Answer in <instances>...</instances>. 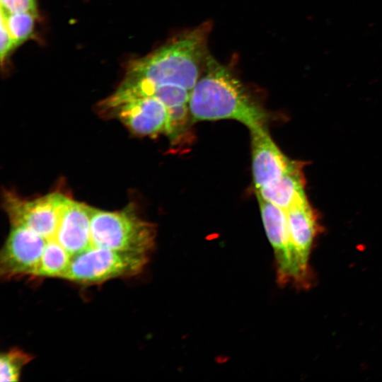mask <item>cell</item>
Returning <instances> with one entry per match:
<instances>
[{
	"label": "cell",
	"mask_w": 382,
	"mask_h": 382,
	"mask_svg": "<svg viewBox=\"0 0 382 382\" xmlns=\"http://www.w3.org/2000/svg\"><path fill=\"white\" fill-rule=\"evenodd\" d=\"M69 200L59 192L32 200L6 192L4 203L11 226H24L50 241L55 237L62 213Z\"/></svg>",
	"instance_id": "6"
},
{
	"label": "cell",
	"mask_w": 382,
	"mask_h": 382,
	"mask_svg": "<svg viewBox=\"0 0 382 382\" xmlns=\"http://www.w3.org/2000/svg\"><path fill=\"white\" fill-rule=\"evenodd\" d=\"M1 8L7 13H32L37 14L35 0H1Z\"/></svg>",
	"instance_id": "16"
},
{
	"label": "cell",
	"mask_w": 382,
	"mask_h": 382,
	"mask_svg": "<svg viewBox=\"0 0 382 382\" xmlns=\"http://www.w3.org/2000/svg\"><path fill=\"white\" fill-rule=\"evenodd\" d=\"M263 226L274 251L277 279L280 285L294 284L299 288L309 284L295 255L289 233L286 211L257 197Z\"/></svg>",
	"instance_id": "5"
},
{
	"label": "cell",
	"mask_w": 382,
	"mask_h": 382,
	"mask_svg": "<svg viewBox=\"0 0 382 382\" xmlns=\"http://www.w3.org/2000/svg\"><path fill=\"white\" fill-rule=\"evenodd\" d=\"M149 255L91 246L72 257L63 279L94 285L136 276L145 268Z\"/></svg>",
	"instance_id": "4"
},
{
	"label": "cell",
	"mask_w": 382,
	"mask_h": 382,
	"mask_svg": "<svg viewBox=\"0 0 382 382\" xmlns=\"http://www.w3.org/2000/svg\"><path fill=\"white\" fill-rule=\"evenodd\" d=\"M209 25L187 31L145 57L134 61L117 91L103 106L110 109L131 98L145 96L154 87L173 86L190 92L204 71Z\"/></svg>",
	"instance_id": "1"
},
{
	"label": "cell",
	"mask_w": 382,
	"mask_h": 382,
	"mask_svg": "<svg viewBox=\"0 0 382 382\" xmlns=\"http://www.w3.org/2000/svg\"><path fill=\"white\" fill-rule=\"evenodd\" d=\"M16 47L13 40L8 31L6 25L5 18L1 13V46L0 54L1 60L4 61V58L8 55L10 51Z\"/></svg>",
	"instance_id": "17"
},
{
	"label": "cell",
	"mask_w": 382,
	"mask_h": 382,
	"mask_svg": "<svg viewBox=\"0 0 382 382\" xmlns=\"http://www.w3.org/2000/svg\"><path fill=\"white\" fill-rule=\"evenodd\" d=\"M93 210L83 203L70 199L62 213L54 239L72 257L92 246Z\"/></svg>",
	"instance_id": "10"
},
{
	"label": "cell",
	"mask_w": 382,
	"mask_h": 382,
	"mask_svg": "<svg viewBox=\"0 0 382 382\" xmlns=\"http://www.w3.org/2000/svg\"><path fill=\"white\" fill-rule=\"evenodd\" d=\"M7 28L16 47L26 40L32 34L37 14L32 13H7L1 8Z\"/></svg>",
	"instance_id": "15"
},
{
	"label": "cell",
	"mask_w": 382,
	"mask_h": 382,
	"mask_svg": "<svg viewBox=\"0 0 382 382\" xmlns=\"http://www.w3.org/2000/svg\"><path fill=\"white\" fill-rule=\"evenodd\" d=\"M302 168V163L297 161L295 166L277 182L255 190L257 197L285 211L307 201Z\"/></svg>",
	"instance_id": "12"
},
{
	"label": "cell",
	"mask_w": 382,
	"mask_h": 382,
	"mask_svg": "<svg viewBox=\"0 0 382 382\" xmlns=\"http://www.w3.org/2000/svg\"><path fill=\"white\" fill-rule=\"evenodd\" d=\"M33 359L31 354L18 348H12L2 353L0 357V381H18L23 368Z\"/></svg>",
	"instance_id": "14"
},
{
	"label": "cell",
	"mask_w": 382,
	"mask_h": 382,
	"mask_svg": "<svg viewBox=\"0 0 382 382\" xmlns=\"http://www.w3.org/2000/svg\"><path fill=\"white\" fill-rule=\"evenodd\" d=\"M290 241L303 272L309 274L312 246L319 230L316 212L308 200L286 211Z\"/></svg>",
	"instance_id": "11"
},
{
	"label": "cell",
	"mask_w": 382,
	"mask_h": 382,
	"mask_svg": "<svg viewBox=\"0 0 382 382\" xmlns=\"http://www.w3.org/2000/svg\"><path fill=\"white\" fill-rule=\"evenodd\" d=\"M72 256L54 239L47 241L35 277L64 279Z\"/></svg>",
	"instance_id": "13"
},
{
	"label": "cell",
	"mask_w": 382,
	"mask_h": 382,
	"mask_svg": "<svg viewBox=\"0 0 382 382\" xmlns=\"http://www.w3.org/2000/svg\"><path fill=\"white\" fill-rule=\"evenodd\" d=\"M252 172L255 190L272 185L289 171L297 161L287 158L276 145L266 126L250 130Z\"/></svg>",
	"instance_id": "8"
},
{
	"label": "cell",
	"mask_w": 382,
	"mask_h": 382,
	"mask_svg": "<svg viewBox=\"0 0 382 382\" xmlns=\"http://www.w3.org/2000/svg\"><path fill=\"white\" fill-rule=\"evenodd\" d=\"M156 235L155 226L141 219L132 204L115 212L93 208L92 246L150 255Z\"/></svg>",
	"instance_id": "3"
},
{
	"label": "cell",
	"mask_w": 382,
	"mask_h": 382,
	"mask_svg": "<svg viewBox=\"0 0 382 382\" xmlns=\"http://www.w3.org/2000/svg\"><path fill=\"white\" fill-rule=\"evenodd\" d=\"M192 122L233 120L250 130L265 126L267 115L229 70L208 55L188 103Z\"/></svg>",
	"instance_id": "2"
},
{
	"label": "cell",
	"mask_w": 382,
	"mask_h": 382,
	"mask_svg": "<svg viewBox=\"0 0 382 382\" xmlns=\"http://www.w3.org/2000/svg\"><path fill=\"white\" fill-rule=\"evenodd\" d=\"M47 241L32 230L12 226L0 255V275L4 280L35 277Z\"/></svg>",
	"instance_id": "7"
},
{
	"label": "cell",
	"mask_w": 382,
	"mask_h": 382,
	"mask_svg": "<svg viewBox=\"0 0 382 382\" xmlns=\"http://www.w3.org/2000/svg\"><path fill=\"white\" fill-rule=\"evenodd\" d=\"M108 110L137 134L155 136L167 132L168 109L161 100L155 97L131 98Z\"/></svg>",
	"instance_id": "9"
}]
</instances>
